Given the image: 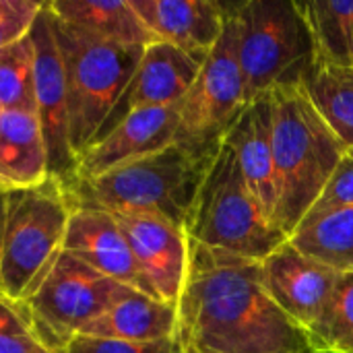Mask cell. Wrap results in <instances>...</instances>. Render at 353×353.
<instances>
[{
  "instance_id": "cell-1",
  "label": "cell",
  "mask_w": 353,
  "mask_h": 353,
  "mask_svg": "<svg viewBox=\"0 0 353 353\" xmlns=\"http://www.w3.org/2000/svg\"><path fill=\"white\" fill-rule=\"evenodd\" d=\"M176 312V339L184 353H314L306 329L267 294L261 261L190 238Z\"/></svg>"
},
{
  "instance_id": "cell-2",
  "label": "cell",
  "mask_w": 353,
  "mask_h": 353,
  "mask_svg": "<svg viewBox=\"0 0 353 353\" xmlns=\"http://www.w3.org/2000/svg\"><path fill=\"white\" fill-rule=\"evenodd\" d=\"M219 147L176 141L157 153L118 165L101 176L70 180L62 186L72 209H97L112 215H155L184 230Z\"/></svg>"
},
{
  "instance_id": "cell-3",
  "label": "cell",
  "mask_w": 353,
  "mask_h": 353,
  "mask_svg": "<svg viewBox=\"0 0 353 353\" xmlns=\"http://www.w3.org/2000/svg\"><path fill=\"white\" fill-rule=\"evenodd\" d=\"M269 97L277 176L275 225L292 238L347 147L314 108L302 81L281 85Z\"/></svg>"
},
{
  "instance_id": "cell-4",
  "label": "cell",
  "mask_w": 353,
  "mask_h": 353,
  "mask_svg": "<svg viewBox=\"0 0 353 353\" xmlns=\"http://www.w3.org/2000/svg\"><path fill=\"white\" fill-rule=\"evenodd\" d=\"M184 232L203 246L250 261L267 259L290 240L250 192L238 157L225 141L207 170Z\"/></svg>"
},
{
  "instance_id": "cell-5",
  "label": "cell",
  "mask_w": 353,
  "mask_h": 353,
  "mask_svg": "<svg viewBox=\"0 0 353 353\" xmlns=\"http://www.w3.org/2000/svg\"><path fill=\"white\" fill-rule=\"evenodd\" d=\"M52 25L66 81L70 145L79 159L122 97L145 48L99 39L54 17Z\"/></svg>"
},
{
  "instance_id": "cell-6",
  "label": "cell",
  "mask_w": 353,
  "mask_h": 353,
  "mask_svg": "<svg viewBox=\"0 0 353 353\" xmlns=\"http://www.w3.org/2000/svg\"><path fill=\"white\" fill-rule=\"evenodd\" d=\"M72 207L62 182L14 190L4 201L0 292L23 302L62 252Z\"/></svg>"
},
{
  "instance_id": "cell-7",
  "label": "cell",
  "mask_w": 353,
  "mask_h": 353,
  "mask_svg": "<svg viewBox=\"0 0 353 353\" xmlns=\"http://www.w3.org/2000/svg\"><path fill=\"white\" fill-rule=\"evenodd\" d=\"M232 10L246 105L281 85L298 83L314 58L298 0H248L232 4Z\"/></svg>"
},
{
  "instance_id": "cell-8",
  "label": "cell",
  "mask_w": 353,
  "mask_h": 353,
  "mask_svg": "<svg viewBox=\"0 0 353 353\" xmlns=\"http://www.w3.org/2000/svg\"><path fill=\"white\" fill-rule=\"evenodd\" d=\"M130 292L134 290L103 277L62 250L23 304L46 343L60 353L91 321Z\"/></svg>"
},
{
  "instance_id": "cell-9",
  "label": "cell",
  "mask_w": 353,
  "mask_h": 353,
  "mask_svg": "<svg viewBox=\"0 0 353 353\" xmlns=\"http://www.w3.org/2000/svg\"><path fill=\"white\" fill-rule=\"evenodd\" d=\"M244 108L238 27L232 4H225L223 33L207 54L192 87L180 101V126L176 141L203 147L221 145L228 128Z\"/></svg>"
},
{
  "instance_id": "cell-10",
  "label": "cell",
  "mask_w": 353,
  "mask_h": 353,
  "mask_svg": "<svg viewBox=\"0 0 353 353\" xmlns=\"http://www.w3.org/2000/svg\"><path fill=\"white\" fill-rule=\"evenodd\" d=\"M29 37L35 50V64H33L35 118L39 122L41 137L46 143L50 178L68 184L77 176V157L70 145L64 68L54 35L52 14L46 4Z\"/></svg>"
},
{
  "instance_id": "cell-11",
  "label": "cell",
  "mask_w": 353,
  "mask_h": 353,
  "mask_svg": "<svg viewBox=\"0 0 353 353\" xmlns=\"http://www.w3.org/2000/svg\"><path fill=\"white\" fill-rule=\"evenodd\" d=\"M180 103L130 112L112 130L95 139L77 159L74 180L101 176L118 165L157 153L176 143Z\"/></svg>"
},
{
  "instance_id": "cell-12",
  "label": "cell",
  "mask_w": 353,
  "mask_h": 353,
  "mask_svg": "<svg viewBox=\"0 0 353 353\" xmlns=\"http://www.w3.org/2000/svg\"><path fill=\"white\" fill-rule=\"evenodd\" d=\"M155 300L176 306L188 267V236L155 215H114Z\"/></svg>"
},
{
  "instance_id": "cell-13",
  "label": "cell",
  "mask_w": 353,
  "mask_h": 353,
  "mask_svg": "<svg viewBox=\"0 0 353 353\" xmlns=\"http://www.w3.org/2000/svg\"><path fill=\"white\" fill-rule=\"evenodd\" d=\"M263 285L271 300L306 331L321 316L339 273L300 252L290 240L261 261Z\"/></svg>"
},
{
  "instance_id": "cell-14",
  "label": "cell",
  "mask_w": 353,
  "mask_h": 353,
  "mask_svg": "<svg viewBox=\"0 0 353 353\" xmlns=\"http://www.w3.org/2000/svg\"><path fill=\"white\" fill-rule=\"evenodd\" d=\"M201 64L203 60L165 41H153L147 46L130 83L95 139L112 130L130 112L180 103L192 87Z\"/></svg>"
},
{
  "instance_id": "cell-15",
  "label": "cell",
  "mask_w": 353,
  "mask_h": 353,
  "mask_svg": "<svg viewBox=\"0 0 353 353\" xmlns=\"http://www.w3.org/2000/svg\"><path fill=\"white\" fill-rule=\"evenodd\" d=\"M62 250L103 277L153 298L139 271L128 240L112 213L97 209H72Z\"/></svg>"
},
{
  "instance_id": "cell-16",
  "label": "cell",
  "mask_w": 353,
  "mask_h": 353,
  "mask_svg": "<svg viewBox=\"0 0 353 353\" xmlns=\"http://www.w3.org/2000/svg\"><path fill=\"white\" fill-rule=\"evenodd\" d=\"M157 41L205 62L225 25V4L215 0H130Z\"/></svg>"
},
{
  "instance_id": "cell-17",
  "label": "cell",
  "mask_w": 353,
  "mask_h": 353,
  "mask_svg": "<svg viewBox=\"0 0 353 353\" xmlns=\"http://www.w3.org/2000/svg\"><path fill=\"white\" fill-rule=\"evenodd\" d=\"M223 141L234 149L250 192L267 217L275 223L277 176L273 159V116L269 93L256 97L242 110V114L228 128Z\"/></svg>"
},
{
  "instance_id": "cell-18",
  "label": "cell",
  "mask_w": 353,
  "mask_h": 353,
  "mask_svg": "<svg viewBox=\"0 0 353 353\" xmlns=\"http://www.w3.org/2000/svg\"><path fill=\"white\" fill-rule=\"evenodd\" d=\"M50 180L48 153L33 112H0V192L27 190Z\"/></svg>"
},
{
  "instance_id": "cell-19",
  "label": "cell",
  "mask_w": 353,
  "mask_h": 353,
  "mask_svg": "<svg viewBox=\"0 0 353 353\" xmlns=\"http://www.w3.org/2000/svg\"><path fill=\"white\" fill-rule=\"evenodd\" d=\"M178 327L176 306L145 296L141 292H130L103 314L91 321L79 335L97 339H116L132 343H151L174 339Z\"/></svg>"
},
{
  "instance_id": "cell-20",
  "label": "cell",
  "mask_w": 353,
  "mask_h": 353,
  "mask_svg": "<svg viewBox=\"0 0 353 353\" xmlns=\"http://www.w3.org/2000/svg\"><path fill=\"white\" fill-rule=\"evenodd\" d=\"M46 6L54 19L112 43L147 48L157 41L130 0H52Z\"/></svg>"
},
{
  "instance_id": "cell-21",
  "label": "cell",
  "mask_w": 353,
  "mask_h": 353,
  "mask_svg": "<svg viewBox=\"0 0 353 353\" xmlns=\"http://www.w3.org/2000/svg\"><path fill=\"white\" fill-rule=\"evenodd\" d=\"M300 12L308 25L314 62L353 68V0L300 2Z\"/></svg>"
},
{
  "instance_id": "cell-22",
  "label": "cell",
  "mask_w": 353,
  "mask_h": 353,
  "mask_svg": "<svg viewBox=\"0 0 353 353\" xmlns=\"http://www.w3.org/2000/svg\"><path fill=\"white\" fill-rule=\"evenodd\" d=\"M300 81L341 143L353 147V68L312 60Z\"/></svg>"
},
{
  "instance_id": "cell-23",
  "label": "cell",
  "mask_w": 353,
  "mask_h": 353,
  "mask_svg": "<svg viewBox=\"0 0 353 353\" xmlns=\"http://www.w3.org/2000/svg\"><path fill=\"white\" fill-rule=\"evenodd\" d=\"M290 242L337 273H353V207L300 223Z\"/></svg>"
},
{
  "instance_id": "cell-24",
  "label": "cell",
  "mask_w": 353,
  "mask_h": 353,
  "mask_svg": "<svg viewBox=\"0 0 353 353\" xmlns=\"http://www.w3.org/2000/svg\"><path fill=\"white\" fill-rule=\"evenodd\" d=\"M314 353H341L353 341V273H339L327 306L306 331Z\"/></svg>"
},
{
  "instance_id": "cell-25",
  "label": "cell",
  "mask_w": 353,
  "mask_h": 353,
  "mask_svg": "<svg viewBox=\"0 0 353 353\" xmlns=\"http://www.w3.org/2000/svg\"><path fill=\"white\" fill-rule=\"evenodd\" d=\"M33 64H35V50L29 35L0 50V108L2 110H21V112L35 114Z\"/></svg>"
},
{
  "instance_id": "cell-26",
  "label": "cell",
  "mask_w": 353,
  "mask_h": 353,
  "mask_svg": "<svg viewBox=\"0 0 353 353\" xmlns=\"http://www.w3.org/2000/svg\"><path fill=\"white\" fill-rule=\"evenodd\" d=\"M0 353H56L41 337L27 306L0 292Z\"/></svg>"
},
{
  "instance_id": "cell-27",
  "label": "cell",
  "mask_w": 353,
  "mask_h": 353,
  "mask_svg": "<svg viewBox=\"0 0 353 353\" xmlns=\"http://www.w3.org/2000/svg\"><path fill=\"white\" fill-rule=\"evenodd\" d=\"M345 207H353V147H347L343 151L327 186L323 188L321 196L316 199V203L312 205L304 221L316 219L321 215H327L331 211L345 209Z\"/></svg>"
},
{
  "instance_id": "cell-28",
  "label": "cell",
  "mask_w": 353,
  "mask_h": 353,
  "mask_svg": "<svg viewBox=\"0 0 353 353\" xmlns=\"http://www.w3.org/2000/svg\"><path fill=\"white\" fill-rule=\"evenodd\" d=\"M43 4L39 0H0V50L31 33Z\"/></svg>"
},
{
  "instance_id": "cell-29",
  "label": "cell",
  "mask_w": 353,
  "mask_h": 353,
  "mask_svg": "<svg viewBox=\"0 0 353 353\" xmlns=\"http://www.w3.org/2000/svg\"><path fill=\"white\" fill-rule=\"evenodd\" d=\"M60 353H184L178 339H163L151 343H132L116 339H97L87 335L72 337Z\"/></svg>"
},
{
  "instance_id": "cell-30",
  "label": "cell",
  "mask_w": 353,
  "mask_h": 353,
  "mask_svg": "<svg viewBox=\"0 0 353 353\" xmlns=\"http://www.w3.org/2000/svg\"><path fill=\"white\" fill-rule=\"evenodd\" d=\"M4 201H6V194L0 192V238H2V223H4Z\"/></svg>"
},
{
  "instance_id": "cell-31",
  "label": "cell",
  "mask_w": 353,
  "mask_h": 353,
  "mask_svg": "<svg viewBox=\"0 0 353 353\" xmlns=\"http://www.w3.org/2000/svg\"><path fill=\"white\" fill-rule=\"evenodd\" d=\"M341 353H353V341L352 343H350V345H347V347H345V350H343V352Z\"/></svg>"
},
{
  "instance_id": "cell-32",
  "label": "cell",
  "mask_w": 353,
  "mask_h": 353,
  "mask_svg": "<svg viewBox=\"0 0 353 353\" xmlns=\"http://www.w3.org/2000/svg\"><path fill=\"white\" fill-rule=\"evenodd\" d=\"M0 112H2V108H0Z\"/></svg>"
}]
</instances>
